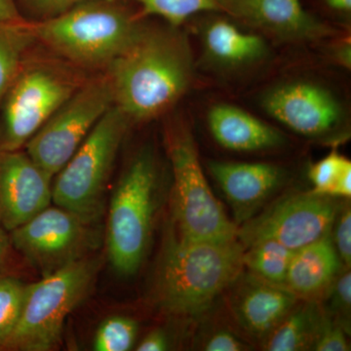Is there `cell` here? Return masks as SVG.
Masks as SVG:
<instances>
[{
	"label": "cell",
	"mask_w": 351,
	"mask_h": 351,
	"mask_svg": "<svg viewBox=\"0 0 351 351\" xmlns=\"http://www.w3.org/2000/svg\"><path fill=\"white\" fill-rule=\"evenodd\" d=\"M180 29L144 23L130 45L108 66L114 105L132 124L165 114L191 89L195 58Z\"/></svg>",
	"instance_id": "obj_1"
},
{
	"label": "cell",
	"mask_w": 351,
	"mask_h": 351,
	"mask_svg": "<svg viewBox=\"0 0 351 351\" xmlns=\"http://www.w3.org/2000/svg\"><path fill=\"white\" fill-rule=\"evenodd\" d=\"M130 0H83L66 12L25 22L34 40L76 66L108 69L144 25Z\"/></svg>",
	"instance_id": "obj_2"
},
{
	"label": "cell",
	"mask_w": 351,
	"mask_h": 351,
	"mask_svg": "<svg viewBox=\"0 0 351 351\" xmlns=\"http://www.w3.org/2000/svg\"><path fill=\"white\" fill-rule=\"evenodd\" d=\"M239 240L189 241L170 235L164 244L156 278L159 304L176 315L205 313L243 269Z\"/></svg>",
	"instance_id": "obj_3"
},
{
	"label": "cell",
	"mask_w": 351,
	"mask_h": 351,
	"mask_svg": "<svg viewBox=\"0 0 351 351\" xmlns=\"http://www.w3.org/2000/svg\"><path fill=\"white\" fill-rule=\"evenodd\" d=\"M157 163L149 147L141 149L119 180L108 208V256L120 276L135 274L151 241L156 209Z\"/></svg>",
	"instance_id": "obj_4"
},
{
	"label": "cell",
	"mask_w": 351,
	"mask_h": 351,
	"mask_svg": "<svg viewBox=\"0 0 351 351\" xmlns=\"http://www.w3.org/2000/svg\"><path fill=\"white\" fill-rule=\"evenodd\" d=\"M165 138L174 177L179 237L189 241L237 240V226L228 218L208 184L188 123L181 117L170 120Z\"/></svg>",
	"instance_id": "obj_5"
},
{
	"label": "cell",
	"mask_w": 351,
	"mask_h": 351,
	"mask_svg": "<svg viewBox=\"0 0 351 351\" xmlns=\"http://www.w3.org/2000/svg\"><path fill=\"white\" fill-rule=\"evenodd\" d=\"M133 125L113 105L88 134L77 151L55 177L52 201L88 223L96 221L103 209L104 195L115 157Z\"/></svg>",
	"instance_id": "obj_6"
},
{
	"label": "cell",
	"mask_w": 351,
	"mask_h": 351,
	"mask_svg": "<svg viewBox=\"0 0 351 351\" xmlns=\"http://www.w3.org/2000/svg\"><path fill=\"white\" fill-rule=\"evenodd\" d=\"M97 262L83 257L27 285L19 320L4 346L48 351L59 345L64 322L94 282Z\"/></svg>",
	"instance_id": "obj_7"
},
{
	"label": "cell",
	"mask_w": 351,
	"mask_h": 351,
	"mask_svg": "<svg viewBox=\"0 0 351 351\" xmlns=\"http://www.w3.org/2000/svg\"><path fill=\"white\" fill-rule=\"evenodd\" d=\"M258 107L280 125L311 138L346 133L350 108L331 83L308 73H289L269 83L257 97Z\"/></svg>",
	"instance_id": "obj_8"
},
{
	"label": "cell",
	"mask_w": 351,
	"mask_h": 351,
	"mask_svg": "<svg viewBox=\"0 0 351 351\" xmlns=\"http://www.w3.org/2000/svg\"><path fill=\"white\" fill-rule=\"evenodd\" d=\"M83 82L63 69L25 64L0 104V151H18Z\"/></svg>",
	"instance_id": "obj_9"
},
{
	"label": "cell",
	"mask_w": 351,
	"mask_h": 351,
	"mask_svg": "<svg viewBox=\"0 0 351 351\" xmlns=\"http://www.w3.org/2000/svg\"><path fill=\"white\" fill-rule=\"evenodd\" d=\"M113 105L107 73L83 82L27 143L25 152L53 179Z\"/></svg>",
	"instance_id": "obj_10"
},
{
	"label": "cell",
	"mask_w": 351,
	"mask_h": 351,
	"mask_svg": "<svg viewBox=\"0 0 351 351\" xmlns=\"http://www.w3.org/2000/svg\"><path fill=\"white\" fill-rule=\"evenodd\" d=\"M334 198L311 191L284 196L237 228V240L244 249L265 240L293 251L302 248L331 234L339 214Z\"/></svg>",
	"instance_id": "obj_11"
},
{
	"label": "cell",
	"mask_w": 351,
	"mask_h": 351,
	"mask_svg": "<svg viewBox=\"0 0 351 351\" xmlns=\"http://www.w3.org/2000/svg\"><path fill=\"white\" fill-rule=\"evenodd\" d=\"M193 20L200 41L201 61L214 75L243 77L274 59L269 39L225 13H203Z\"/></svg>",
	"instance_id": "obj_12"
},
{
	"label": "cell",
	"mask_w": 351,
	"mask_h": 351,
	"mask_svg": "<svg viewBox=\"0 0 351 351\" xmlns=\"http://www.w3.org/2000/svg\"><path fill=\"white\" fill-rule=\"evenodd\" d=\"M89 225L55 205L45 208L11 234L16 248L47 276L85 257L94 240Z\"/></svg>",
	"instance_id": "obj_13"
},
{
	"label": "cell",
	"mask_w": 351,
	"mask_h": 351,
	"mask_svg": "<svg viewBox=\"0 0 351 351\" xmlns=\"http://www.w3.org/2000/svg\"><path fill=\"white\" fill-rule=\"evenodd\" d=\"M215 3L219 12L270 41L323 43L341 36V29L311 12L302 0H215Z\"/></svg>",
	"instance_id": "obj_14"
},
{
	"label": "cell",
	"mask_w": 351,
	"mask_h": 351,
	"mask_svg": "<svg viewBox=\"0 0 351 351\" xmlns=\"http://www.w3.org/2000/svg\"><path fill=\"white\" fill-rule=\"evenodd\" d=\"M51 182L27 152L0 151V228L12 232L50 206Z\"/></svg>",
	"instance_id": "obj_15"
},
{
	"label": "cell",
	"mask_w": 351,
	"mask_h": 351,
	"mask_svg": "<svg viewBox=\"0 0 351 351\" xmlns=\"http://www.w3.org/2000/svg\"><path fill=\"white\" fill-rule=\"evenodd\" d=\"M208 169L240 221L253 217L258 208L281 188L288 178L283 167L267 162L210 161Z\"/></svg>",
	"instance_id": "obj_16"
},
{
	"label": "cell",
	"mask_w": 351,
	"mask_h": 351,
	"mask_svg": "<svg viewBox=\"0 0 351 351\" xmlns=\"http://www.w3.org/2000/svg\"><path fill=\"white\" fill-rule=\"evenodd\" d=\"M205 113L208 130L215 142L228 151H274L287 144L282 131L235 104L216 101Z\"/></svg>",
	"instance_id": "obj_17"
},
{
	"label": "cell",
	"mask_w": 351,
	"mask_h": 351,
	"mask_svg": "<svg viewBox=\"0 0 351 351\" xmlns=\"http://www.w3.org/2000/svg\"><path fill=\"white\" fill-rule=\"evenodd\" d=\"M232 299V311L245 331L267 338L300 300L287 288L252 274L240 282Z\"/></svg>",
	"instance_id": "obj_18"
},
{
	"label": "cell",
	"mask_w": 351,
	"mask_h": 351,
	"mask_svg": "<svg viewBox=\"0 0 351 351\" xmlns=\"http://www.w3.org/2000/svg\"><path fill=\"white\" fill-rule=\"evenodd\" d=\"M343 267L332 235L294 252L284 287L299 299L315 302L328 292Z\"/></svg>",
	"instance_id": "obj_19"
},
{
	"label": "cell",
	"mask_w": 351,
	"mask_h": 351,
	"mask_svg": "<svg viewBox=\"0 0 351 351\" xmlns=\"http://www.w3.org/2000/svg\"><path fill=\"white\" fill-rule=\"evenodd\" d=\"M324 309L314 301L295 304L282 322L267 337L265 350L299 351L311 350L317 338Z\"/></svg>",
	"instance_id": "obj_20"
},
{
	"label": "cell",
	"mask_w": 351,
	"mask_h": 351,
	"mask_svg": "<svg viewBox=\"0 0 351 351\" xmlns=\"http://www.w3.org/2000/svg\"><path fill=\"white\" fill-rule=\"evenodd\" d=\"M25 22H0V104L19 75L32 38Z\"/></svg>",
	"instance_id": "obj_21"
},
{
	"label": "cell",
	"mask_w": 351,
	"mask_h": 351,
	"mask_svg": "<svg viewBox=\"0 0 351 351\" xmlns=\"http://www.w3.org/2000/svg\"><path fill=\"white\" fill-rule=\"evenodd\" d=\"M294 252L274 240H265L244 249L243 265L258 278L284 287Z\"/></svg>",
	"instance_id": "obj_22"
},
{
	"label": "cell",
	"mask_w": 351,
	"mask_h": 351,
	"mask_svg": "<svg viewBox=\"0 0 351 351\" xmlns=\"http://www.w3.org/2000/svg\"><path fill=\"white\" fill-rule=\"evenodd\" d=\"M308 178L313 186L311 193L350 198L351 162L336 149L309 168Z\"/></svg>",
	"instance_id": "obj_23"
},
{
	"label": "cell",
	"mask_w": 351,
	"mask_h": 351,
	"mask_svg": "<svg viewBox=\"0 0 351 351\" xmlns=\"http://www.w3.org/2000/svg\"><path fill=\"white\" fill-rule=\"evenodd\" d=\"M143 17H157L166 24L181 27L196 16L219 12L215 0H130Z\"/></svg>",
	"instance_id": "obj_24"
},
{
	"label": "cell",
	"mask_w": 351,
	"mask_h": 351,
	"mask_svg": "<svg viewBox=\"0 0 351 351\" xmlns=\"http://www.w3.org/2000/svg\"><path fill=\"white\" fill-rule=\"evenodd\" d=\"M137 335L138 324L135 320L125 316H110L97 329L93 341L94 350H130Z\"/></svg>",
	"instance_id": "obj_25"
},
{
	"label": "cell",
	"mask_w": 351,
	"mask_h": 351,
	"mask_svg": "<svg viewBox=\"0 0 351 351\" xmlns=\"http://www.w3.org/2000/svg\"><path fill=\"white\" fill-rule=\"evenodd\" d=\"M25 288L17 279H0V345L5 343L17 325Z\"/></svg>",
	"instance_id": "obj_26"
},
{
	"label": "cell",
	"mask_w": 351,
	"mask_h": 351,
	"mask_svg": "<svg viewBox=\"0 0 351 351\" xmlns=\"http://www.w3.org/2000/svg\"><path fill=\"white\" fill-rule=\"evenodd\" d=\"M346 329L341 324L332 321L331 316L324 313L321 322L317 338L311 350L317 351H346L350 350Z\"/></svg>",
	"instance_id": "obj_27"
},
{
	"label": "cell",
	"mask_w": 351,
	"mask_h": 351,
	"mask_svg": "<svg viewBox=\"0 0 351 351\" xmlns=\"http://www.w3.org/2000/svg\"><path fill=\"white\" fill-rule=\"evenodd\" d=\"M350 269H346L335 279L327 293L330 294V313L336 315L350 316L351 306V274Z\"/></svg>",
	"instance_id": "obj_28"
},
{
	"label": "cell",
	"mask_w": 351,
	"mask_h": 351,
	"mask_svg": "<svg viewBox=\"0 0 351 351\" xmlns=\"http://www.w3.org/2000/svg\"><path fill=\"white\" fill-rule=\"evenodd\" d=\"M334 245L338 252L339 260L346 269L351 263V212L346 207L335 221Z\"/></svg>",
	"instance_id": "obj_29"
},
{
	"label": "cell",
	"mask_w": 351,
	"mask_h": 351,
	"mask_svg": "<svg viewBox=\"0 0 351 351\" xmlns=\"http://www.w3.org/2000/svg\"><path fill=\"white\" fill-rule=\"evenodd\" d=\"M21 3L29 11L43 17V19L55 17L66 12L83 0H20Z\"/></svg>",
	"instance_id": "obj_30"
},
{
	"label": "cell",
	"mask_w": 351,
	"mask_h": 351,
	"mask_svg": "<svg viewBox=\"0 0 351 351\" xmlns=\"http://www.w3.org/2000/svg\"><path fill=\"white\" fill-rule=\"evenodd\" d=\"M207 351H241L247 350L243 341H240L232 332L221 330L207 339L203 346Z\"/></svg>",
	"instance_id": "obj_31"
},
{
	"label": "cell",
	"mask_w": 351,
	"mask_h": 351,
	"mask_svg": "<svg viewBox=\"0 0 351 351\" xmlns=\"http://www.w3.org/2000/svg\"><path fill=\"white\" fill-rule=\"evenodd\" d=\"M321 11L332 19L348 23L351 17V0H316Z\"/></svg>",
	"instance_id": "obj_32"
},
{
	"label": "cell",
	"mask_w": 351,
	"mask_h": 351,
	"mask_svg": "<svg viewBox=\"0 0 351 351\" xmlns=\"http://www.w3.org/2000/svg\"><path fill=\"white\" fill-rule=\"evenodd\" d=\"M168 339L165 332L161 330H154L147 334L138 343V351H163L168 350Z\"/></svg>",
	"instance_id": "obj_33"
},
{
	"label": "cell",
	"mask_w": 351,
	"mask_h": 351,
	"mask_svg": "<svg viewBox=\"0 0 351 351\" xmlns=\"http://www.w3.org/2000/svg\"><path fill=\"white\" fill-rule=\"evenodd\" d=\"M24 18L18 10L15 0H0V22L20 23Z\"/></svg>",
	"instance_id": "obj_34"
},
{
	"label": "cell",
	"mask_w": 351,
	"mask_h": 351,
	"mask_svg": "<svg viewBox=\"0 0 351 351\" xmlns=\"http://www.w3.org/2000/svg\"><path fill=\"white\" fill-rule=\"evenodd\" d=\"M7 249V240L5 235L2 232V228H0V265H1L2 261L5 257Z\"/></svg>",
	"instance_id": "obj_35"
}]
</instances>
